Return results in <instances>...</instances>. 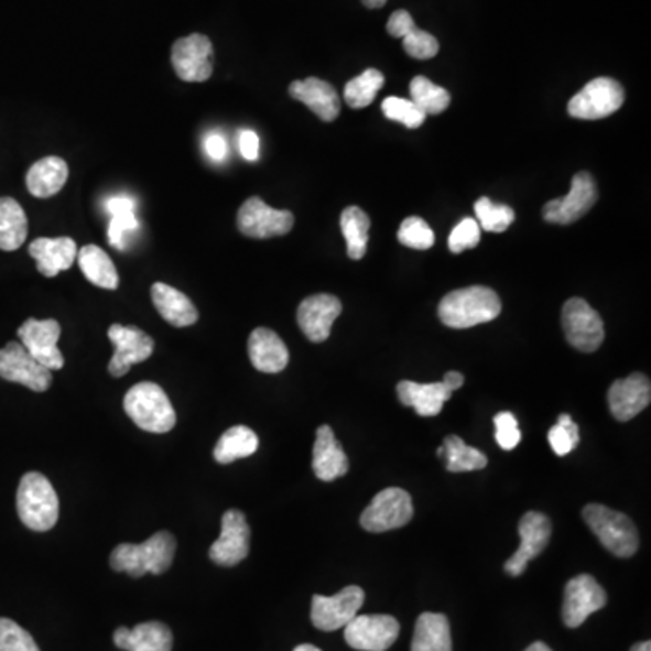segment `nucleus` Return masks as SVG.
Segmentation results:
<instances>
[{
    "mask_svg": "<svg viewBox=\"0 0 651 651\" xmlns=\"http://www.w3.org/2000/svg\"><path fill=\"white\" fill-rule=\"evenodd\" d=\"M597 197L599 193L596 180L592 177L590 172H577L576 176L572 177L571 193L546 203L543 207V217L545 221L555 225H571L596 205Z\"/></svg>",
    "mask_w": 651,
    "mask_h": 651,
    "instance_id": "obj_12",
    "label": "nucleus"
},
{
    "mask_svg": "<svg viewBox=\"0 0 651 651\" xmlns=\"http://www.w3.org/2000/svg\"><path fill=\"white\" fill-rule=\"evenodd\" d=\"M17 512L28 529L47 532L56 525L61 503L51 481L41 473L22 476L17 490Z\"/></svg>",
    "mask_w": 651,
    "mask_h": 651,
    "instance_id": "obj_3",
    "label": "nucleus"
},
{
    "mask_svg": "<svg viewBox=\"0 0 651 651\" xmlns=\"http://www.w3.org/2000/svg\"><path fill=\"white\" fill-rule=\"evenodd\" d=\"M140 221H138L137 213H123L111 216L109 227H107V239L109 245L117 250H127L129 247V239L134 236Z\"/></svg>",
    "mask_w": 651,
    "mask_h": 651,
    "instance_id": "obj_44",
    "label": "nucleus"
},
{
    "mask_svg": "<svg viewBox=\"0 0 651 651\" xmlns=\"http://www.w3.org/2000/svg\"><path fill=\"white\" fill-rule=\"evenodd\" d=\"M0 651H41V648L24 628L0 617Z\"/></svg>",
    "mask_w": 651,
    "mask_h": 651,
    "instance_id": "obj_42",
    "label": "nucleus"
},
{
    "mask_svg": "<svg viewBox=\"0 0 651 651\" xmlns=\"http://www.w3.org/2000/svg\"><path fill=\"white\" fill-rule=\"evenodd\" d=\"M17 334L21 338L22 346L30 351L36 362H41L50 371L64 368L66 360L58 349V338L62 335L58 321L55 318H46V321L28 318Z\"/></svg>",
    "mask_w": 651,
    "mask_h": 651,
    "instance_id": "obj_13",
    "label": "nucleus"
},
{
    "mask_svg": "<svg viewBox=\"0 0 651 651\" xmlns=\"http://www.w3.org/2000/svg\"><path fill=\"white\" fill-rule=\"evenodd\" d=\"M605 605L606 592L594 577L588 574L572 577L566 583L563 621L568 628H579L592 614L605 608Z\"/></svg>",
    "mask_w": 651,
    "mask_h": 651,
    "instance_id": "obj_19",
    "label": "nucleus"
},
{
    "mask_svg": "<svg viewBox=\"0 0 651 651\" xmlns=\"http://www.w3.org/2000/svg\"><path fill=\"white\" fill-rule=\"evenodd\" d=\"M501 301L495 290L469 286L447 293L438 306V317L445 326L467 329L500 317Z\"/></svg>",
    "mask_w": 651,
    "mask_h": 651,
    "instance_id": "obj_2",
    "label": "nucleus"
},
{
    "mask_svg": "<svg viewBox=\"0 0 651 651\" xmlns=\"http://www.w3.org/2000/svg\"><path fill=\"white\" fill-rule=\"evenodd\" d=\"M397 394L402 404L413 408L420 416H436L444 410L445 402L453 397V391L444 382L419 384L411 380H402L397 386Z\"/></svg>",
    "mask_w": 651,
    "mask_h": 651,
    "instance_id": "obj_27",
    "label": "nucleus"
},
{
    "mask_svg": "<svg viewBox=\"0 0 651 651\" xmlns=\"http://www.w3.org/2000/svg\"><path fill=\"white\" fill-rule=\"evenodd\" d=\"M414 509L410 492L399 487L380 490L360 516L364 531L380 534L405 527L413 520Z\"/></svg>",
    "mask_w": 651,
    "mask_h": 651,
    "instance_id": "obj_6",
    "label": "nucleus"
},
{
    "mask_svg": "<svg viewBox=\"0 0 651 651\" xmlns=\"http://www.w3.org/2000/svg\"><path fill=\"white\" fill-rule=\"evenodd\" d=\"M411 651H453L449 619L444 614H422L414 627Z\"/></svg>",
    "mask_w": 651,
    "mask_h": 651,
    "instance_id": "obj_30",
    "label": "nucleus"
},
{
    "mask_svg": "<svg viewBox=\"0 0 651 651\" xmlns=\"http://www.w3.org/2000/svg\"><path fill=\"white\" fill-rule=\"evenodd\" d=\"M239 151L247 162H256L259 158V137L250 129L239 132Z\"/></svg>",
    "mask_w": 651,
    "mask_h": 651,
    "instance_id": "obj_48",
    "label": "nucleus"
},
{
    "mask_svg": "<svg viewBox=\"0 0 651 651\" xmlns=\"http://www.w3.org/2000/svg\"><path fill=\"white\" fill-rule=\"evenodd\" d=\"M172 67L183 82H207L214 73V46L210 39L199 33L183 36L172 46Z\"/></svg>",
    "mask_w": 651,
    "mask_h": 651,
    "instance_id": "obj_10",
    "label": "nucleus"
},
{
    "mask_svg": "<svg viewBox=\"0 0 651 651\" xmlns=\"http://www.w3.org/2000/svg\"><path fill=\"white\" fill-rule=\"evenodd\" d=\"M399 633V621L391 616H357L344 627V639L359 651H386Z\"/></svg>",
    "mask_w": 651,
    "mask_h": 651,
    "instance_id": "obj_16",
    "label": "nucleus"
},
{
    "mask_svg": "<svg viewBox=\"0 0 651 651\" xmlns=\"http://www.w3.org/2000/svg\"><path fill=\"white\" fill-rule=\"evenodd\" d=\"M123 410L147 433H169L176 425V411L167 393L154 382L132 386L123 399Z\"/></svg>",
    "mask_w": 651,
    "mask_h": 651,
    "instance_id": "obj_4",
    "label": "nucleus"
},
{
    "mask_svg": "<svg viewBox=\"0 0 651 651\" xmlns=\"http://www.w3.org/2000/svg\"><path fill=\"white\" fill-rule=\"evenodd\" d=\"M69 176L67 163L58 156L42 158L31 165L25 176V185L31 196L47 199L61 193Z\"/></svg>",
    "mask_w": 651,
    "mask_h": 651,
    "instance_id": "obj_29",
    "label": "nucleus"
},
{
    "mask_svg": "<svg viewBox=\"0 0 651 651\" xmlns=\"http://www.w3.org/2000/svg\"><path fill=\"white\" fill-rule=\"evenodd\" d=\"M115 644L126 651H172V631L158 621L142 622L134 628L115 631Z\"/></svg>",
    "mask_w": 651,
    "mask_h": 651,
    "instance_id": "obj_26",
    "label": "nucleus"
},
{
    "mask_svg": "<svg viewBox=\"0 0 651 651\" xmlns=\"http://www.w3.org/2000/svg\"><path fill=\"white\" fill-rule=\"evenodd\" d=\"M0 379L25 386L35 393H44L51 388L53 375L36 362L21 343H10L0 349Z\"/></svg>",
    "mask_w": 651,
    "mask_h": 651,
    "instance_id": "obj_11",
    "label": "nucleus"
},
{
    "mask_svg": "<svg viewBox=\"0 0 651 651\" xmlns=\"http://www.w3.org/2000/svg\"><path fill=\"white\" fill-rule=\"evenodd\" d=\"M561 323L572 348L579 349L583 354H594L597 348H601L605 324L601 315L585 299H568L563 306Z\"/></svg>",
    "mask_w": 651,
    "mask_h": 651,
    "instance_id": "obj_7",
    "label": "nucleus"
},
{
    "mask_svg": "<svg viewBox=\"0 0 651 651\" xmlns=\"http://www.w3.org/2000/svg\"><path fill=\"white\" fill-rule=\"evenodd\" d=\"M152 303L156 306L158 314L162 315L169 324L176 328H187L197 323L199 314L193 301L169 284L154 283L151 289Z\"/></svg>",
    "mask_w": 651,
    "mask_h": 651,
    "instance_id": "obj_28",
    "label": "nucleus"
},
{
    "mask_svg": "<svg viewBox=\"0 0 651 651\" xmlns=\"http://www.w3.org/2000/svg\"><path fill=\"white\" fill-rule=\"evenodd\" d=\"M364 599H366V594L360 586H346L334 597L314 596L312 599V622L318 630H340L357 617L362 608Z\"/></svg>",
    "mask_w": 651,
    "mask_h": 651,
    "instance_id": "obj_15",
    "label": "nucleus"
},
{
    "mask_svg": "<svg viewBox=\"0 0 651 651\" xmlns=\"http://www.w3.org/2000/svg\"><path fill=\"white\" fill-rule=\"evenodd\" d=\"M290 97L312 109L323 121L337 120L340 115V98L328 82L310 76L306 80L290 84Z\"/></svg>",
    "mask_w": 651,
    "mask_h": 651,
    "instance_id": "obj_22",
    "label": "nucleus"
},
{
    "mask_svg": "<svg viewBox=\"0 0 651 651\" xmlns=\"http://www.w3.org/2000/svg\"><path fill=\"white\" fill-rule=\"evenodd\" d=\"M343 314L340 299L332 293H317L304 299L297 310L299 328L312 343L318 344L328 340L332 326Z\"/></svg>",
    "mask_w": 651,
    "mask_h": 651,
    "instance_id": "obj_20",
    "label": "nucleus"
},
{
    "mask_svg": "<svg viewBox=\"0 0 651 651\" xmlns=\"http://www.w3.org/2000/svg\"><path fill=\"white\" fill-rule=\"evenodd\" d=\"M630 651H651V642H637V644H633V647H631Z\"/></svg>",
    "mask_w": 651,
    "mask_h": 651,
    "instance_id": "obj_53",
    "label": "nucleus"
},
{
    "mask_svg": "<svg viewBox=\"0 0 651 651\" xmlns=\"http://www.w3.org/2000/svg\"><path fill=\"white\" fill-rule=\"evenodd\" d=\"M248 357L253 368L261 373H281L290 362L289 348L283 338L268 328L253 329L250 334Z\"/></svg>",
    "mask_w": 651,
    "mask_h": 651,
    "instance_id": "obj_23",
    "label": "nucleus"
},
{
    "mask_svg": "<svg viewBox=\"0 0 651 651\" xmlns=\"http://www.w3.org/2000/svg\"><path fill=\"white\" fill-rule=\"evenodd\" d=\"M349 470V459L329 425H321L314 445V473L318 480L334 481Z\"/></svg>",
    "mask_w": 651,
    "mask_h": 651,
    "instance_id": "obj_25",
    "label": "nucleus"
},
{
    "mask_svg": "<svg viewBox=\"0 0 651 651\" xmlns=\"http://www.w3.org/2000/svg\"><path fill=\"white\" fill-rule=\"evenodd\" d=\"M552 535V523L543 512H527L520 521L521 545L506 563L509 576L518 577L527 571V565L545 551Z\"/></svg>",
    "mask_w": 651,
    "mask_h": 651,
    "instance_id": "obj_17",
    "label": "nucleus"
},
{
    "mask_svg": "<svg viewBox=\"0 0 651 651\" xmlns=\"http://www.w3.org/2000/svg\"><path fill=\"white\" fill-rule=\"evenodd\" d=\"M496 442L503 451H512L521 442V431L518 430V420L510 411H501L495 416Z\"/></svg>",
    "mask_w": 651,
    "mask_h": 651,
    "instance_id": "obj_46",
    "label": "nucleus"
},
{
    "mask_svg": "<svg viewBox=\"0 0 651 651\" xmlns=\"http://www.w3.org/2000/svg\"><path fill=\"white\" fill-rule=\"evenodd\" d=\"M106 210L109 216H117L123 213H137V199L126 194L109 197L106 202Z\"/></svg>",
    "mask_w": 651,
    "mask_h": 651,
    "instance_id": "obj_49",
    "label": "nucleus"
},
{
    "mask_svg": "<svg viewBox=\"0 0 651 651\" xmlns=\"http://www.w3.org/2000/svg\"><path fill=\"white\" fill-rule=\"evenodd\" d=\"M386 2H388V0H362V4L366 6V8H369V10H379V8L386 6Z\"/></svg>",
    "mask_w": 651,
    "mask_h": 651,
    "instance_id": "obj_51",
    "label": "nucleus"
},
{
    "mask_svg": "<svg viewBox=\"0 0 651 651\" xmlns=\"http://www.w3.org/2000/svg\"><path fill=\"white\" fill-rule=\"evenodd\" d=\"M176 540L171 532H156L140 545L121 543L111 554L112 571L126 572L129 576L143 577L145 574H165L176 555Z\"/></svg>",
    "mask_w": 651,
    "mask_h": 651,
    "instance_id": "obj_1",
    "label": "nucleus"
},
{
    "mask_svg": "<svg viewBox=\"0 0 651 651\" xmlns=\"http://www.w3.org/2000/svg\"><path fill=\"white\" fill-rule=\"evenodd\" d=\"M386 78L379 69H366L362 75L349 80L344 87V100L351 109H364L371 106L380 89L384 87Z\"/></svg>",
    "mask_w": 651,
    "mask_h": 651,
    "instance_id": "obj_36",
    "label": "nucleus"
},
{
    "mask_svg": "<svg viewBox=\"0 0 651 651\" xmlns=\"http://www.w3.org/2000/svg\"><path fill=\"white\" fill-rule=\"evenodd\" d=\"M399 241L408 248L414 250H430L434 245V232L430 225L422 217L411 216L402 221L399 234Z\"/></svg>",
    "mask_w": 651,
    "mask_h": 651,
    "instance_id": "obj_41",
    "label": "nucleus"
},
{
    "mask_svg": "<svg viewBox=\"0 0 651 651\" xmlns=\"http://www.w3.org/2000/svg\"><path fill=\"white\" fill-rule=\"evenodd\" d=\"M411 101L425 115H442L449 107L451 95L447 89L436 86L425 76H414L410 84Z\"/></svg>",
    "mask_w": 651,
    "mask_h": 651,
    "instance_id": "obj_37",
    "label": "nucleus"
},
{
    "mask_svg": "<svg viewBox=\"0 0 651 651\" xmlns=\"http://www.w3.org/2000/svg\"><path fill=\"white\" fill-rule=\"evenodd\" d=\"M447 388L455 393L456 389L462 388L464 386L465 379L464 375L458 373V371H449V373H445L444 380H442Z\"/></svg>",
    "mask_w": 651,
    "mask_h": 651,
    "instance_id": "obj_50",
    "label": "nucleus"
},
{
    "mask_svg": "<svg viewBox=\"0 0 651 651\" xmlns=\"http://www.w3.org/2000/svg\"><path fill=\"white\" fill-rule=\"evenodd\" d=\"M78 267L89 283L98 289L117 290L120 286V275L112 259L97 245H86L78 250Z\"/></svg>",
    "mask_w": 651,
    "mask_h": 651,
    "instance_id": "obj_31",
    "label": "nucleus"
},
{
    "mask_svg": "<svg viewBox=\"0 0 651 651\" xmlns=\"http://www.w3.org/2000/svg\"><path fill=\"white\" fill-rule=\"evenodd\" d=\"M30 256L44 278H56L75 264L78 248L72 238H39L31 242Z\"/></svg>",
    "mask_w": 651,
    "mask_h": 651,
    "instance_id": "obj_24",
    "label": "nucleus"
},
{
    "mask_svg": "<svg viewBox=\"0 0 651 651\" xmlns=\"http://www.w3.org/2000/svg\"><path fill=\"white\" fill-rule=\"evenodd\" d=\"M28 238V217L13 197H0V250H19Z\"/></svg>",
    "mask_w": 651,
    "mask_h": 651,
    "instance_id": "obj_32",
    "label": "nucleus"
},
{
    "mask_svg": "<svg viewBox=\"0 0 651 651\" xmlns=\"http://www.w3.org/2000/svg\"><path fill=\"white\" fill-rule=\"evenodd\" d=\"M250 554V527L241 510L230 509L223 514L221 534L214 541L208 557L219 566H236Z\"/></svg>",
    "mask_w": 651,
    "mask_h": 651,
    "instance_id": "obj_14",
    "label": "nucleus"
},
{
    "mask_svg": "<svg viewBox=\"0 0 651 651\" xmlns=\"http://www.w3.org/2000/svg\"><path fill=\"white\" fill-rule=\"evenodd\" d=\"M625 89L619 82L601 76L588 82L576 97L568 101V115L577 120H601L621 109Z\"/></svg>",
    "mask_w": 651,
    "mask_h": 651,
    "instance_id": "obj_8",
    "label": "nucleus"
},
{
    "mask_svg": "<svg viewBox=\"0 0 651 651\" xmlns=\"http://www.w3.org/2000/svg\"><path fill=\"white\" fill-rule=\"evenodd\" d=\"M402 41H404V50L411 58H416V61H430L433 56L438 55L440 44L436 39H434L431 33L427 31H422L413 25L404 36H402Z\"/></svg>",
    "mask_w": 651,
    "mask_h": 651,
    "instance_id": "obj_43",
    "label": "nucleus"
},
{
    "mask_svg": "<svg viewBox=\"0 0 651 651\" xmlns=\"http://www.w3.org/2000/svg\"><path fill=\"white\" fill-rule=\"evenodd\" d=\"M295 217L290 210H275L261 197H248L238 213L239 232L247 238L270 239L286 236L293 228Z\"/></svg>",
    "mask_w": 651,
    "mask_h": 651,
    "instance_id": "obj_9",
    "label": "nucleus"
},
{
    "mask_svg": "<svg viewBox=\"0 0 651 651\" xmlns=\"http://www.w3.org/2000/svg\"><path fill=\"white\" fill-rule=\"evenodd\" d=\"M382 112L388 120L399 121L408 129H419L427 118V115L414 101L399 97L386 98L382 101Z\"/></svg>",
    "mask_w": 651,
    "mask_h": 651,
    "instance_id": "obj_40",
    "label": "nucleus"
},
{
    "mask_svg": "<svg viewBox=\"0 0 651 651\" xmlns=\"http://www.w3.org/2000/svg\"><path fill=\"white\" fill-rule=\"evenodd\" d=\"M583 520L606 546V551L617 557H631L639 551V532L627 514L599 503H590L583 509Z\"/></svg>",
    "mask_w": 651,
    "mask_h": 651,
    "instance_id": "obj_5",
    "label": "nucleus"
},
{
    "mask_svg": "<svg viewBox=\"0 0 651 651\" xmlns=\"http://www.w3.org/2000/svg\"><path fill=\"white\" fill-rule=\"evenodd\" d=\"M651 384L647 375L633 373L616 380L608 391V404L616 420L628 422L650 405Z\"/></svg>",
    "mask_w": 651,
    "mask_h": 651,
    "instance_id": "obj_21",
    "label": "nucleus"
},
{
    "mask_svg": "<svg viewBox=\"0 0 651 651\" xmlns=\"http://www.w3.org/2000/svg\"><path fill=\"white\" fill-rule=\"evenodd\" d=\"M203 149H205V154H207L213 162H223L225 156H227V140H225V137L219 134V132H210V134L205 137Z\"/></svg>",
    "mask_w": 651,
    "mask_h": 651,
    "instance_id": "obj_47",
    "label": "nucleus"
},
{
    "mask_svg": "<svg viewBox=\"0 0 651 651\" xmlns=\"http://www.w3.org/2000/svg\"><path fill=\"white\" fill-rule=\"evenodd\" d=\"M481 239V228L473 217H465L453 228L449 236V250L453 253H462L469 248L478 247Z\"/></svg>",
    "mask_w": 651,
    "mask_h": 651,
    "instance_id": "obj_45",
    "label": "nucleus"
},
{
    "mask_svg": "<svg viewBox=\"0 0 651 651\" xmlns=\"http://www.w3.org/2000/svg\"><path fill=\"white\" fill-rule=\"evenodd\" d=\"M475 213L476 221L487 232H506L516 219V213L509 205H496L489 197H480L476 202Z\"/></svg>",
    "mask_w": 651,
    "mask_h": 651,
    "instance_id": "obj_38",
    "label": "nucleus"
},
{
    "mask_svg": "<svg viewBox=\"0 0 651 651\" xmlns=\"http://www.w3.org/2000/svg\"><path fill=\"white\" fill-rule=\"evenodd\" d=\"M369 221L368 214L362 208L348 207L340 214V230H343L346 247H348V258L354 261H360L366 256L369 241Z\"/></svg>",
    "mask_w": 651,
    "mask_h": 651,
    "instance_id": "obj_34",
    "label": "nucleus"
},
{
    "mask_svg": "<svg viewBox=\"0 0 651 651\" xmlns=\"http://www.w3.org/2000/svg\"><path fill=\"white\" fill-rule=\"evenodd\" d=\"M442 447H444L445 467L449 473H470V470L485 469L489 464V459L481 451L469 447L456 434L447 436Z\"/></svg>",
    "mask_w": 651,
    "mask_h": 651,
    "instance_id": "obj_35",
    "label": "nucleus"
},
{
    "mask_svg": "<svg viewBox=\"0 0 651 651\" xmlns=\"http://www.w3.org/2000/svg\"><path fill=\"white\" fill-rule=\"evenodd\" d=\"M259 447L258 434L247 425H236L221 434L214 449V458L217 464H234L236 459L252 456Z\"/></svg>",
    "mask_w": 651,
    "mask_h": 651,
    "instance_id": "obj_33",
    "label": "nucleus"
},
{
    "mask_svg": "<svg viewBox=\"0 0 651 651\" xmlns=\"http://www.w3.org/2000/svg\"><path fill=\"white\" fill-rule=\"evenodd\" d=\"M525 651H552L551 648L546 647L545 642H534L531 647L527 648Z\"/></svg>",
    "mask_w": 651,
    "mask_h": 651,
    "instance_id": "obj_52",
    "label": "nucleus"
},
{
    "mask_svg": "<svg viewBox=\"0 0 651 651\" xmlns=\"http://www.w3.org/2000/svg\"><path fill=\"white\" fill-rule=\"evenodd\" d=\"M109 340L115 344V355L109 362V373L112 377H123L134 364L145 362L154 351V340L145 332L134 326L112 324Z\"/></svg>",
    "mask_w": 651,
    "mask_h": 651,
    "instance_id": "obj_18",
    "label": "nucleus"
},
{
    "mask_svg": "<svg viewBox=\"0 0 651 651\" xmlns=\"http://www.w3.org/2000/svg\"><path fill=\"white\" fill-rule=\"evenodd\" d=\"M579 427L572 420L571 414H560L557 424L549 431V444L557 456L571 455L579 445Z\"/></svg>",
    "mask_w": 651,
    "mask_h": 651,
    "instance_id": "obj_39",
    "label": "nucleus"
},
{
    "mask_svg": "<svg viewBox=\"0 0 651 651\" xmlns=\"http://www.w3.org/2000/svg\"><path fill=\"white\" fill-rule=\"evenodd\" d=\"M293 651H321L314 644H301V647L295 648Z\"/></svg>",
    "mask_w": 651,
    "mask_h": 651,
    "instance_id": "obj_54",
    "label": "nucleus"
}]
</instances>
